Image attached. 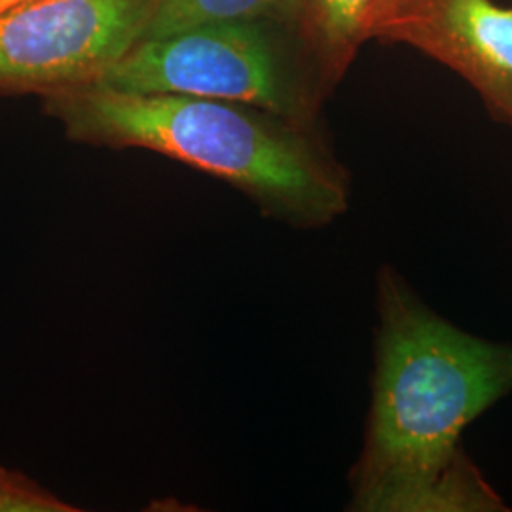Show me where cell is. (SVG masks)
Segmentation results:
<instances>
[{
  "label": "cell",
  "instance_id": "cell-1",
  "mask_svg": "<svg viewBox=\"0 0 512 512\" xmlns=\"http://www.w3.org/2000/svg\"><path fill=\"white\" fill-rule=\"evenodd\" d=\"M370 404L349 471L353 512H503L463 433L512 393V344L429 308L397 268L376 274Z\"/></svg>",
  "mask_w": 512,
  "mask_h": 512
},
{
  "label": "cell",
  "instance_id": "cell-2",
  "mask_svg": "<svg viewBox=\"0 0 512 512\" xmlns=\"http://www.w3.org/2000/svg\"><path fill=\"white\" fill-rule=\"evenodd\" d=\"M42 110L82 145L143 148L203 171L255 203L264 219L323 230L349 209L346 169L296 122L236 101L80 86L48 93Z\"/></svg>",
  "mask_w": 512,
  "mask_h": 512
},
{
  "label": "cell",
  "instance_id": "cell-3",
  "mask_svg": "<svg viewBox=\"0 0 512 512\" xmlns=\"http://www.w3.org/2000/svg\"><path fill=\"white\" fill-rule=\"evenodd\" d=\"M272 23L213 21L143 38L95 86L236 101L315 124L330 86L308 55L283 48Z\"/></svg>",
  "mask_w": 512,
  "mask_h": 512
},
{
  "label": "cell",
  "instance_id": "cell-4",
  "mask_svg": "<svg viewBox=\"0 0 512 512\" xmlns=\"http://www.w3.org/2000/svg\"><path fill=\"white\" fill-rule=\"evenodd\" d=\"M154 0H25L0 14V95L95 84L143 38Z\"/></svg>",
  "mask_w": 512,
  "mask_h": 512
},
{
  "label": "cell",
  "instance_id": "cell-5",
  "mask_svg": "<svg viewBox=\"0 0 512 512\" xmlns=\"http://www.w3.org/2000/svg\"><path fill=\"white\" fill-rule=\"evenodd\" d=\"M368 38L403 42L437 59L512 128V6L494 0H397Z\"/></svg>",
  "mask_w": 512,
  "mask_h": 512
},
{
  "label": "cell",
  "instance_id": "cell-6",
  "mask_svg": "<svg viewBox=\"0 0 512 512\" xmlns=\"http://www.w3.org/2000/svg\"><path fill=\"white\" fill-rule=\"evenodd\" d=\"M372 8L374 0H302L300 31L310 46L311 63L330 88L368 40Z\"/></svg>",
  "mask_w": 512,
  "mask_h": 512
},
{
  "label": "cell",
  "instance_id": "cell-7",
  "mask_svg": "<svg viewBox=\"0 0 512 512\" xmlns=\"http://www.w3.org/2000/svg\"><path fill=\"white\" fill-rule=\"evenodd\" d=\"M300 6L302 0H154L143 38L167 37L213 21H298Z\"/></svg>",
  "mask_w": 512,
  "mask_h": 512
},
{
  "label": "cell",
  "instance_id": "cell-8",
  "mask_svg": "<svg viewBox=\"0 0 512 512\" xmlns=\"http://www.w3.org/2000/svg\"><path fill=\"white\" fill-rule=\"evenodd\" d=\"M80 507L0 463V512H80Z\"/></svg>",
  "mask_w": 512,
  "mask_h": 512
},
{
  "label": "cell",
  "instance_id": "cell-9",
  "mask_svg": "<svg viewBox=\"0 0 512 512\" xmlns=\"http://www.w3.org/2000/svg\"><path fill=\"white\" fill-rule=\"evenodd\" d=\"M395 2H397V0H374V8H372V16H370L368 33H370V29H372V25H374L376 21H380V19L384 18L385 14L391 10V6H393Z\"/></svg>",
  "mask_w": 512,
  "mask_h": 512
},
{
  "label": "cell",
  "instance_id": "cell-10",
  "mask_svg": "<svg viewBox=\"0 0 512 512\" xmlns=\"http://www.w3.org/2000/svg\"><path fill=\"white\" fill-rule=\"evenodd\" d=\"M21 2H25V0H0V14L8 12L10 8L18 6V4H21Z\"/></svg>",
  "mask_w": 512,
  "mask_h": 512
}]
</instances>
